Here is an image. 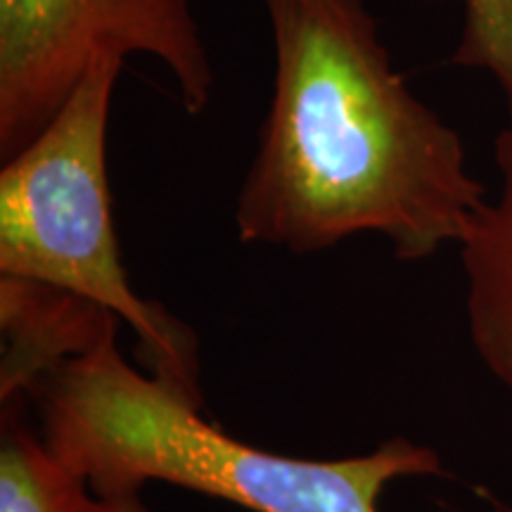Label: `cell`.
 <instances>
[{"instance_id":"obj_1","label":"cell","mask_w":512,"mask_h":512,"mask_svg":"<svg viewBox=\"0 0 512 512\" xmlns=\"http://www.w3.org/2000/svg\"><path fill=\"white\" fill-rule=\"evenodd\" d=\"M261 3L273 91L235 200L242 245L316 254L377 235L401 261L458 247L489 192L394 67L366 0Z\"/></svg>"},{"instance_id":"obj_2","label":"cell","mask_w":512,"mask_h":512,"mask_svg":"<svg viewBox=\"0 0 512 512\" xmlns=\"http://www.w3.org/2000/svg\"><path fill=\"white\" fill-rule=\"evenodd\" d=\"M53 453L107 496L162 482L249 512H380L389 484L444 477L434 448L392 437L347 458H299L245 444L202 415V401L138 370L119 325L31 392Z\"/></svg>"},{"instance_id":"obj_3","label":"cell","mask_w":512,"mask_h":512,"mask_svg":"<svg viewBox=\"0 0 512 512\" xmlns=\"http://www.w3.org/2000/svg\"><path fill=\"white\" fill-rule=\"evenodd\" d=\"M124 57H98L67 102L0 171V275L62 287L133 330L147 373L202 401L197 339L133 290L107 178V124Z\"/></svg>"},{"instance_id":"obj_4","label":"cell","mask_w":512,"mask_h":512,"mask_svg":"<svg viewBox=\"0 0 512 512\" xmlns=\"http://www.w3.org/2000/svg\"><path fill=\"white\" fill-rule=\"evenodd\" d=\"M105 55L155 57L185 110L209 105L214 67L192 0H0V155L22 150Z\"/></svg>"},{"instance_id":"obj_5","label":"cell","mask_w":512,"mask_h":512,"mask_svg":"<svg viewBox=\"0 0 512 512\" xmlns=\"http://www.w3.org/2000/svg\"><path fill=\"white\" fill-rule=\"evenodd\" d=\"M121 320L62 287L0 275V401H29L43 377L93 349Z\"/></svg>"},{"instance_id":"obj_6","label":"cell","mask_w":512,"mask_h":512,"mask_svg":"<svg viewBox=\"0 0 512 512\" xmlns=\"http://www.w3.org/2000/svg\"><path fill=\"white\" fill-rule=\"evenodd\" d=\"M494 159L498 188L477 209L458 252L472 349L512 394V114L498 133Z\"/></svg>"},{"instance_id":"obj_7","label":"cell","mask_w":512,"mask_h":512,"mask_svg":"<svg viewBox=\"0 0 512 512\" xmlns=\"http://www.w3.org/2000/svg\"><path fill=\"white\" fill-rule=\"evenodd\" d=\"M27 401L3 403L0 512H150L140 496H107L74 472L24 418Z\"/></svg>"},{"instance_id":"obj_8","label":"cell","mask_w":512,"mask_h":512,"mask_svg":"<svg viewBox=\"0 0 512 512\" xmlns=\"http://www.w3.org/2000/svg\"><path fill=\"white\" fill-rule=\"evenodd\" d=\"M460 5L463 29L453 64L489 74L512 114V0H460Z\"/></svg>"},{"instance_id":"obj_9","label":"cell","mask_w":512,"mask_h":512,"mask_svg":"<svg viewBox=\"0 0 512 512\" xmlns=\"http://www.w3.org/2000/svg\"><path fill=\"white\" fill-rule=\"evenodd\" d=\"M491 512H512V505L501 498H491Z\"/></svg>"}]
</instances>
